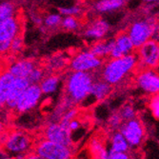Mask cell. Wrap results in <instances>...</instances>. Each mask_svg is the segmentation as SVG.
I'll return each mask as SVG.
<instances>
[{"label": "cell", "mask_w": 159, "mask_h": 159, "mask_svg": "<svg viewBox=\"0 0 159 159\" xmlns=\"http://www.w3.org/2000/svg\"><path fill=\"white\" fill-rule=\"evenodd\" d=\"M95 78L94 74L70 71L65 77V99L75 107L86 102L90 98L92 85Z\"/></svg>", "instance_id": "6da1fadb"}, {"label": "cell", "mask_w": 159, "mask_h": 159, "mask_svg": "<svg viewBox=\"0 0 159 159\" xmlns=\"http://www.w3.org/2000/svg\"><path fill=\"white\" fill-rule=\"evenodd\" d=\"M138 67V59L135 52L120 58L106 61L100 71V77L111 87L124 82Z\"/></svg>", "instance_id": "7a4b0ae2"}, {"label": "cell", "mask_w": 159, "mask_h": 159, "mask_svg": "<svg viewBox=\"0 0 159 159\" xmlns=\"http://www.w3.org/2000/svg\"><path fill=\"white\" fill-rule=\"evenodd\" d=\"M128 36L134 49H138L149 40L157 41L158 24L153 16H146L134 20L128 28Z\"/></svg>", "instance_id": "3957f363"}, {"label": "cell", "mask_w": 159, "mask_h": 159, "mask_svg": "<svg viewBox=\"0 0 159 159\" xmlns=\"http://www.w3.org/2000/svg\"><path fill=\"white\" fill-rule=\"evenodd\" d=\"M34 146L33 136L23 129H11L8 132V137L3 145V150L8 155H26L32 152Z\"/></svg>", "instance_id": "277c9868"}, {"label": "cell", "mask_w": 159, "mask_h": 159, "mask_svg": "<svg viewBox=\"0 0 159 159\" xmlns=\"http://www.w3.org/2000/svg\"><path fill=\"white\" fill-rule=\"evenodd\" d=\"M104 64V60L94 56L89 50L76 52L70 57L69 66L71 71L95 74L99 71Z\"/></svg>", "instance_id": "5b68a950"}, {"label": "cell", "mask_w": 159, "mask_h": 159, "mask_svg": "<svg viewBox=\"0 0 159 159\" xmlns=\"http://www.w3.org/2000/svg\"><path fill=\"white\" fill-rule=\"evenodd\" d=\"M22 20L17 16L0 23V57L10 53L13 39L22 34Z\"/></svg>", "instance_id": "8992f818"}, {"label": "cell", "mask_w": 159, "mask_h": 159, "mask_svg": "<svg viewBox=\"0 0 159 159\" xmlns=\"http://www.w3.org/2000/svg\"><path fill=\"white\" fill-rule=\"evenodd\" d=\"M34 150L43 159H71L74 154V149L48 141L43 137L34 143Z\"/></svg>", "instance_id": "52a82bcc"}, {"label": "cell", "mask_w": 159, "mask_h": 159, "mask_svg": "<svg viewBox=\"0 0 159 159\" xmlns=\"http://www.w3.org/2000/svg\"><path fill=\"white\" fill-rule=\"evenodd\" d=\"M119 132L126 139L129 150L139 149L146 139L145 127H144L142 121L137 117L128 122H124Z\"/></svg>", "instance_id": "ba28073f"}, {"label": "cell", "mask_w": 159, "mask_h": 159, "mask_svg": "<svg viewBox=\"0 0 159 159\" xmlns=\"http://www.w3.org/2000/svg\"><path fill=\"white\" fill-rule=\"evenodd\" d=\"M135 53L138 59V66L141 69L156 70L159 63V45L158 41L149 40L139 47Z\"/></svg>", "instance_id": "9c48e42d"}, {"label": "cell", "mask_w": 159, "mask_h": 159, "mask_svg": "<svg viewBox=\"0 0 159 159\" xmlns=\"http://www.w3.org/2000/svg\"><path fill=\"white\" fill-rule=\"evenodd\" d=\"M43 138L57 143L59 145L74 149L73 135L67 128L61 126L58 122H49L43 129Z\"/></svg>", "instance_id": "30bf717a"}, {"label": "cell", "mask_w": 159, "mask_h": 159, "mask_svg": "<svg viewBox=\"0 0 159 159\" xmlns=\"http://www.w3.org/2000/svg\"><path fill=\"white\" fill-rule=\"evenodd\" d=\"M42 96L38 85H29L18 97L14 111L25 113L34 110L40 103Z\"/></svg>", "instance_id": "8fae6325"}, {"label": "cell", "mask_w": 159, "mask_h": 159, "mask_svg": "<svg viewBox=\"0 0 159 159\" xmlns=\"http://www.w3.org/2000/svg\"><path fill=\"white\" fill-rule=\"evenodd\" d=\"M135 83L140 91L148 95L158 94L159 75L156 70L141 69L136 74Z\"/></svg>", "instance_id": "7c38bea8"}, {"label": "cell", "mask_w": 159, "mask_h": 159, "mask_svg": "<svg viewBox=\"0 0 159 159\" xmlns=\"http://www.w3.org/2000/svg\"><path fill=\"white\" fill-rule=\"evenodd\" d=\"M111 31V24L104 18H96L90 22L83 31V36L93 43L104 40Z\"/></svg>", "instance_id": "4fadbf2b"}, {"label": "cell", "mask_w": 159, "mask_h": 159, "mask_svg": "<svg viewBox=\"0 0 159 159\" xmlns=\"http://www.w3.org/2000/svg\"><path fill=\"white\" fill-rule=\"evenodd\" d=\"M113 39L112 48L110 52V58L111 59H116L120 57L132 54L134 52V47L133 43L128 36L127 33L122 32L118 34Z\"/></svg>", "instance_id": "5bb4252c"}, {"label": "cell", "mask_w": 159, "mask_h": 159, "mask_svg": "<svg viewBox=\"0 0 159 159\" xmlns=\"http://www.w3.org/2000/svg\"><path fill=\"white\" fill-rule=\"evenodd\" d=\"M37 64L32 59H18L9 64L6 69L14 78L27 79Z\"/></svg>", "instance_id": "9a60e30c"}, {"label": "cell", "mask_w": 159, "mask_h": 159, "mask_svg": "<svg viewBox=\"0 0 159 159\" xmlns=\"http://www.w3.org/2000/svg\"><path fill=\"white\" fill-rule=\"evenodd\" d=\"M29 85L30 84H29L27 79H22V78L14 79V82L12 84V87L4 105V108H6L7 111H14L18 97Z\"/></svg>", "instance_id": "2e32d148"}, {"label": "cell", "mask_w": 159, "mask_h": 159, "mask_svg": "<svg viewBox=\"0 0 159 159\" xmlns=\"http://www.w3.org/2000/svg\"><path fill=\"white\" fill-rule=\"evenodd\" d=\"M112 92V87L106 83L100 76L95 75L93 83L92 85L90 97H93L94 101H103Z\"/></svg>", "instance_id": "e0dca14e"}, {"label": "cell", "mask_w": 159, "mask_h": 159, "mask_svg": "<svg viewBox=\"0 0 159 159\" xmlns=\"http://www.w3.org/2000/svg\"><path fill=\"white\" fill-rule=\"evenodd\" d=\"M61 84V78L59 75L51 74L49 75H45L39 83V88L41 90L42 94L45 95H52L58 91Z\"/></svg>", "instance_id": "ac0fdd59"}, {"label": "cell", "mask_w": 159, "mask_h": 159, "mask_svg": "<svg viewBox=\"0 0 159 159\" xmlns=\"http://www.w3.org/2000/svg\"><path fill=\"white\" fill-rule=\"evenodd\" d=\"M112 43H113L112 38L97 41V42L93 43L92 46L89 49V51L94 56L104 60L107 58V57H110V52H111V48H112Z\"/></svg>", "instance_id": "d6986e66"}, {"label": "cell", "mask_w": 159, "mask_h": 159, "mask_svg": "<svg viewBox=\"0 0 159 159\" xmlns=\"http://www.w3.org/2000/svg\"><path fill=\"white\" fill-rule=\"evenodd\" d=\"M125 5L124 0H100L93 4V8L97 13H108L119 11Z\"/></svg>", "instance_id": "ffe728a7"}, {"label": "cell", "mask_w": 159, "mask_h": 159, "mask_svg": "<svg viewBox=\"0 0 159 159\" xmlns=\"http://www.w3.org/2000/svg\"><path fill=\"white\" fill-rule=\"evenodd\" d=\"M14 78L7 70H0V100L5 105L7 97L14 82Z\"/></svg>", "instance_id": "44dd1931"}, {"label": "cell", "mask_w": 159, "mask_h": 159, "mask_svg": "<svg viewBox=\"0 0 159 159\" xmlns=\"http://www.w3.org/2000/svg\"><path fill=\"white\" fill-rule=\"evenodd\" d=\"M110 148L108 149L113 152H129V147L122 134L119 131L112 132L110 136Z\"/></svg>", "instance_id": "7402d4cb"}, {"label": "cell", "mask_w": 159, "mask_h": 159, "mask_svg": "<svg viewBox=\"0 0 159 159\" xmlns=\"http://www.w3.org/2000/svg\"><path fill=\"white\" fill-rule=\"evenodd\" d=\"M89 150L94 159H109V150L99 137H93L90 141Z\"/></svg>", "instance_id": "603a6c76"}, {"label": "cell", "mask_w": 159, "mask_h": 159, "mask_svg": "<svg viewBox=\"0 0 159 159\" xmlns=\"http://www.w3.org/2000/svg\"><path fill=\"white\" fill-rule=\"evenodd\" d=\"M18 16V7L13 2H0V23Z\"/></svg>", "instance_id": "cb8c5ba5"}, {"label": "cell", "mask_w": 159, "mask_h": 159, "mask_svg": "<svg viewBox=\"0 0 159 159\" xmlns=\"http://www.w3.org/2000/svg\"><path fill=\"white\" fill-rule=\"evenodd\" d=\"M62 16L58 12H52L49 13L43 18V24L48 29H55L61 25Z\"/></svg>", "instance_id": "d4e9b609"}, {"label": "cell", "mask_w": 159, "mask_h": 159, "mask_svg": "<svg viewBox=\"0 0 159 159\" xmlns=\"http://www.w3.org/2000/svg\"><path fill=\"white\" fill-rule=\"evenodd\" d=\"M118 113L120 115V117L124 122H128L129 120H133L136 118V110L132 104H125L119 111Z\"/></svg>", "instance_id": "484cf974"}, {"label": "cell", "mask_w": 159, "mask_h": 159, "mask_svg": "<svg viewBox=\"0 0 159 159\" xmlns=\"http://www.w3.org/2000/svg\"><path fill=\"white\" fill-rule=\"evenodd\" d=\"M61 16H71V17H78L83 13V9L79 5H71L68 7L59 8V12Z\"/></svg>", "instance_id": "4316f807"}, {"label": "cell", "mask_w": 159, "mask_h": 159, "mask_svg": "<svg viewBox=\"0 0 159 159\" xmlns=\"http://www.w3.org/2000/svg\"><path fill=\"white\" fill-rule=\"evenodd\" d=\"M46 71L42 67H39L38 65L33 70V71L28 76L27 80L30 85H39V83L42 81V79L45 77Z\"/></svg>", "instance_id": "83f0119b"}, {"label": "cell", "mask_w": 159, "mask_h": 159, "mask_svg": "<svg viewBox=\"0 0 159 159\" xmlns=\"http://www.w3.org/2000/svg\"><path fill=\"white\" fill-rule=\"evenodd\" d=\"M64 30L66 31H76L80 27V21L76 17H71V16H65L62 17L61 25H60Z\"/></svg>", "instance_id": "f1b7e54d"}, {"label": "cell", "mask_w": 159, "mask_h": 159, "mask_svg": "<svg viewBox=\"0 0 159 159\" xmlns=\"http://www.w3.org/2000/svg\"><path fill=\"white\" fill-rule=\"evenodd\" d=\"M66 62H67V58L63 54H56L52 57V58L50 59V63H49V66L47 67V69H49L50 70H60V69L64 68Z\"/></svg>", "instance_id": "f546056e"}, {"label": "cell", "mask_w": 159, "mask_h": 159, "mask_svg": "<svg viewBox=\"0 0 159 159\" xmlns=\"http://www.w3.org/2000/svg\"><path fill=\"white\" fill-rule=\"evenodd\" d=\"M78 114V110L75 108V107H73V108H70L69 110H67L64 114L62 115L61 119L59 120V124L61 126H63L64 128H67L68 129V124L70 123V121H71L73 119H75L76 116Z\"/></svg>", "instance_id": "4dcf8cb0"}, {"label": "cell", "mask_w": 159, "mask_h": 159, "mask_svg": "<svg viewBox=\"0 0 159 159\" xmlns=\"http://www.w3.org/2000/svg\"><path fill=\"white\" fill-rule=\"evenodd\" d=\"M122 124H123V121H122V119L120 117L118 111L112 112L110 115V117L108 119V125H109L110 129H112V132H115V131H118V129H120Z\"/></svg>", "instance_id": "1f68e13d"}, {"label": "cell", "mask_w": 159, "mask_h": 159, "mask_svg": "<svg viewBox=\"0 0 159 159\" xmlns=\"http://www.w3.org/2000/svg\"><path fill=\"white\" fill-rule=\"evenodd\" d=\"M149 108L152 114L153 118L156 120L159 119V95H152L149 100Z\"/></svg>", "instance_id": "d6a6232c"}, {"label": "cell", "mask_w": 159, "mask_h": 159, "mask_svg": "<svg viewBox=\"0 0 159 159\" xmlns=\"http://www.w3.org/2000/svg\"><path fill=\"white\" fill-rule=\"evenodd\" d=\"M24 48V39L22 34L18 35L17 37H16L13 39V41L11 44V48H10V53L11 54H16L18 52H20Z\"/></svg>", "instance_id": "836d02e7"}, {"label": "cell", "mask_w": 159, "mask_h": 159, "mask_svg": "<svg viewBox=\"0 0 159 159\" xmlns=\"http://www.w3.org/2000/svg\"><path fill=\"white\" fill-rule=\"evenodd\" d=\"M3 110L0 111V134L7 132V124L9 122V111Z\"/></svg>", "instance_id": "e575fe53"}, {"label": "cell", "mask_w": 159, "mask_h": 159, "mask_svg": "<svg viewBox=\"0 0 159 159\" xmlns=\"http://www.w3.org/2000/svg\"><path fill=\"white\" fill-rule=\"evenodd\" d=\"M109 159H134L129 152H113L109 151Z\"/></svg>", "instance_id": "d590c367"}, {"label": "cell", "mask_w": 159, "mask_h": 159, "mask_svg": "<svg viewBox=\"0 0 159 159\" xmlns=\"http://www.w3.org/2000/svg\"><path fill=\"white\" fill-rule=\"evenodd\" d=\"M80 128H81V122L77 118L73 119L71 121H70V123L68 124V129L70 131V133L71 134V135H73L74 133L77 132Z\"/></svg>", "instance_id": "8d00e7d4"}, {"label": "cell", "mask_w": 159, "mask_h": 159, "mask_svg": "<svg viewBox=\"0 0 159 159\" xmlns=\"http://www.w3.org/2000/svg\"><path fill=\"white\" fill-rule=\"evenodd\" d=\"M24 159H43L41 156H39L37 153H35L34 152H32L30 153H28L25 155Z\"/></svg>", "instance_id": "74e56055"}, {"label": "cell", "mask_w": 159, "mask_h": 159, "mask_svg": "<svg viewBox=\"0 0 159 159\" xmlns=\"http://www.w3.org/2000/svg\"><path fill=\"white\" fill-rule=\"evenodd\" d=\"M0 159H16V158H14L13 156H11V155L6 154V155H4L2 157H0Z\"/></svg>", "instance_id": "f35d334b"}, {"label": "cell", "mask_w": 159, "mask_h": 159, "mask_svg": "<svg viewBox=\"0 0 159 159\" xmlns=\"http://www.w3.org/2000/svg\"><path fill=\"white\" fill-rule=\"evenodd\" d=\"M7 153L5 152V151L3 150V148L2 147H0V157H2V156H4V155H6Z\"/></svg>", "instance_id": "ab89813d"}, {"label": "cell", "mask_w": 159, "mask_h": 159, "mask_svg": "<svg viewBox=\"0 0 159 159\" xmlns=\"http://www.w3.org/2000/svg\"><path fill=\"white\" fill-rule=\"evenodd\" d=\"M3 109H4V103L2 102L1 100H0V111L3 110Z\"/></svg>", "instance_id": "60d3db41"}]
</instances>
